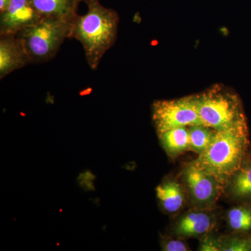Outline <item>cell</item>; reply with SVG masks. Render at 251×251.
Segmentation results:
<instances>
[{"instance_id":"cell-9","label":"cell","mask_w":251,"mask_h":251,"mask_svg":"<svg viewBox=\"0 0 251 251\" xmlns=\"http://www.w3.org/2000/svg\"><path fill=\"white\" fill-rule=\"evenodd\" d=\"M160 207L168 215L175 217L184 211L188 199L184 184L173 177L165 178L156 188Z\"/></svg>"},{"instance_id":"cell-10","label":"cell","mask_w":251,"mask_h":251,"mask_svg":"<svg viewBox=\"0 0 251 251\" xmlns=\"http://www.w3.org/2000/svg\"><path fill=\"white\" fill-rule=\"evenodd\" d=\"M30 64L22 43L16 34L0 35V79Z\"/></svg>"},{"instance_id":"cell-5","label":"cell","mask_w":251,"mask_h":251,"mask_svg":"<svg viewBox=\"0 0 251 251\" xmlns=\"http://www.w3.org/2000/svg\"><path fill=\"white\" fill-rule=\"evenodd\" d=\"M180 177L187 192L190 207L216 209V202L223 192L224 186L216 176L190 162L183 168Z\"/></svg>"},{"instance_id":"cell-16","label":"cell","mask_w":251,"mask_h":251,"mask_svg":"<svg viewBox=\"0 0 251 251\" xmlns=\"http://www.w3.org/2000/svg\"><path fill=\"white\" fill-rule=\"evenodd\" d=\"M220 251H251V232L220 234Z\"/></svg>"},{"instance_id":"cell-12","label":"cell","mask_w":251,"mask_h":251,"mask_svg":"<svg viewBox=\"0 0 251 251\" xmlns=\"http://www.w3.org/2000/svg\"><path fill=\"white\" fill-rule=\"evenodd\" d=\"M41 18L73 21L77 14L78 5L83 0H29Z\"/></svg>"},{"instance_id":"cell-15","label":"cell","mask_w":251,"mask_h":251,"mask_svg":"<svg viewBox=\"0 0 251 251\" xmlns=\"http://www.w3.org/2000/svg\"><path fill=\"white\" fill-rule=\"evenodd\" d=\"M190 151L201 155L209 148L214 140L216 130L204 125L188 126Z\"/></svg>"},{"instance_id":"cell-18","label":"cell","mask_w":251,"mask_h":251,"mask_svg":"<svg viewBox=\"0 0 251 251\" xmlns=\"http://www.w3.org/2000/svg\"><path fill=\"white\" fill-rule=\"evenodd\" d=\"M220 234L213 231L199 239L200 251H220Z\"/></svg>"},{"instance_id":"cell-7","label":"cell","mask_w":251,"mask_h":251,"mask_svg":"<svg viewBox=\"0 0 251 251\" xmlns=\"http://www.w3.org/2000/svg\"><path fill=\"white\" fill-rule=\"evenodd\" d=\"M218 224L216 209H199L190 207L173 217L170 227L171 236L180 239H201L215 231Z\"/></svg>"},{"instance_id":"cell-6","label":"cell","mask_w":251,"mask_h":251,"mask_svg":"<svg viewBox=\"0 0 251 251\" xmlns=\"http://www.w3.org/2000/svg\"><path fill=\"white\" fill-rule=\"evenodd\" d=\"M152 119L158 135L178 127L203 125L194 95L172 100H156L153 103Z\"/></svg>"},{"instance_id":"cell-4","label":"cell","mask_w":251,"mask_h":251,"mask_svg":"<svg viewBox=\"0 0 251 251\" xmlns=\"http://www.w3.org/2000/svg\"><path fill=\"white\" fill-rule=\"evenodd\" d=\"M72 21L41 18L16 34L22 43L30 64L49 62L55 57L64 41L69 39Z\"/></svg>"},{"instance_id":"cell-19","label":"cell","mask_w":251,"mask_h":251,"mask_svg":"<svg viewBox=\"0 0 251 251\" xmlns=\"http://www.w3.org/2000/svg\"><path fill=\"white\" fill-rule=\"evenodd\" d=\"M11 0H0V13L3 12L7 9Z\"/></svg>"},{"instance_id":"cell-8","label":"cell","mask_w":251,"mask_h":251,"mask_svg":"<svg viewBox=\"0 0 251 251\" xmlns=\"http://www.w3.org/2000/svg\"><path fill=\"white\" fill-rule=\"evenodd\" d=\"M41 18L29 0H11L7 9L0 13V35L16 34Z\"/></svg>"},{"instance_id":"cell-2","label":"cell","mask_w":251,"mask_h":251,"mask_svg":"<svg viewBox=\"0 0 251 251\" xmlns=\"http://www.w3.org/2000/svg\"><path fill=\"white\" fill-rule=\"evenodd\" d=\"M251 151L248 125L238 126L216 130L209 148L191 162L200 169L214 175L224 186Z\"/></svg>"},{"instance_id":"cell-3","label":"cell","mask_w":251,"mask_h":251,"mask_svg":"<svg viewBox=\"0 0 251 251\" xmlns=\"http://www.w3.org/2000/svg\"><path fill=\"white\" fill-rule=\"evenodd\" d=\"M198 114L203 125L216 130L247 125L240 97L224 85H214L194 94Z\"/></svg>"},{"instance_id":"cell-1","label":"cell","mask_w":251,"mask_h":251,"mask_svg":"<svg viewBox=\"0 0 251 251\" xmlns=\"http://www.w3.org/2000/svg\"><path fill=\"white\" fill-rule=\"evenodd\" d=\"M83 1L87 6V13L77 14L73 20L69 39L82 44L87 64L92 70H97L103 56L117 40L120 16L99 0Z\"/></svg>"},{"instance_id":"cell-13","label":"cell","mask_w":251,"mask_h":251,"mask_svg":"<svg viewBox=\"0 0 251 251\" xmlns=\"http://www.w3.org/2000/svg\"><path fill=\"white\" fill-rule=\"evenodd\" d=\"M158 135L162 148L172 159L190 150L188 127L172 128Z\"/></svg>"},{"instance_id":"cell-17","label":"cell","mask_w":251,"mask_h":251,"mask_svg":"<svg viewBox=\"0 0 251 251\" xmlns=\"http://www.w3.org/2000/svg\"><path fill=\"white\" fill-rule=\"evenodd\" d=\"M161 250L163 251H191L186 239L173 237V236L161 235L160 241Z\"/></svg>"},{"instance_id":"cell-14","label":"cell","mask_w":251,"mask_h":251,"mask_svg":"<svg viewBox=\"0 0 251 251\" xmlns=\"http://www.w3.org/2000/svg\"><path fill=\"white\" fill-rule=\"evenodd\" d=\"M229 232H251V204L239 203L225 215Z\"/></svg>"},{"instance_id":"cell-11","label":"cell","mask_w":251,"mask_h":251,"mask_svg":"<svg viewBox=\"0 0 251 251\" xmlns=\"http://www.w3.org/2000/svg\"><path fill=\"white\" fill-rule=\"evenodd\" d=\"M223 192L237 204H251V151L240 168L225 183Z\"/></svg>"}]
</instances>
